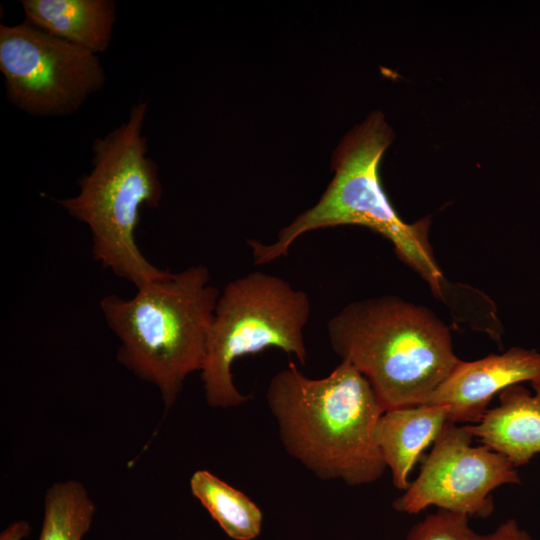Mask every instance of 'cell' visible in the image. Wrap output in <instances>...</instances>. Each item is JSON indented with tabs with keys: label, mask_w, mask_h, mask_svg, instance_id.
Masks as SVG:
<instances>
[{
	"label": "cell",
	"mask_w": 540,
	"mask_h": 540,
	"mask_svg": "<svg viewBox=\"0 0 540 540\" xmlns=\"http://www.w3.org/2000/svg\"><path fill=\"white\" fill-rule=\"evenodd\" d=\"M488 540H535L528 531L522 528L515 519H507L493 532L488 534Z\"/></svg>",
	"instance_id": "obj_16"
},
{
	"label": "cell",
	"mask_w": 540,
	"mask_h": 540,
	"mask_svg": "<svg viewBox=\"0 0 540 540\" xmlns=\"http://www.w3.org/2000/svg\"><path fill=\"white\" fill-rule=\"evenodd\" d=\"M0 70L10 103L33 116L73 114L105 84L97 54L26 21L0 26Z\"/></svg>",
	"instance_id": "obj_7"
},
{
	"label": "cell",
	"mask_w": 540,
	"mask_h": 540,
	"mask_svg": "<svg viewBox=\"0 0 540 540\" xmlns=\"http://www.w3.org/2000/svg\"><path fill=\"white\" fill-rule=\"evenodd\" d=\"M327 331L333 351L365 376L384 411L424 404L461 361L448 327L396 296L349 303Z\"/></svg>",
	"instance_id": "obj_3"
},
{
	"label": "cell",
	"mask_w": 540,
	"mask_h": 540,
	"mask_svg": "<svg viewBox=\"0 0 540 540\" xmlns=\"http://www.w3.org/2000/svg\"><path fill=\"white\" fill-rule=\"evenodd\" d=\"M466 425L447 421L425 457L420 472L392 507L418 514L430 506L485 518L493 512L491 493L518 484L516 467L485 445L473 446Z\"/></svg>",
	"instance_id": "obj_8"
},
{
	"label": "cell",
	"mask_w": 540,
	"mask_h": 540,
	"mask_svg": "<svg viewBox=\"0 0 540 540\" xmlns=\"http://www.w3.org/2000/svg\"><path fill=\"white\" fill-rule=\"evenodd\" d=\"M470 517L439 509L413 525L404 540H488V534L475 531Z\"/></svg>",
	"instance_id": "obj_15"
},
{
	"label": "cell",
	"mask_w": 540,
	"mask_h": 540,
	"mask_svg": "<svg viewBox=\"0 0 540 540\" xmlns=\"http://www.w3.org/2000/svg\"><path fill=\"white\" fill-rule=\"evenodd\" d=\"M533 392L521 384L499 394L476 424L466 425L473 438L522 466L540 453V379L531 382Z\"/></svg>",
	"instance_id": "obj_10"
},
{
	"label": "cell",
	"mask_w": 540,
	"mask_h": 540,
	"mask_svg": "<svg viewBox=\"0 0 540 540\" xmlns=\"http://www.w3.org/2000/svg\"><path fill=\"white\" fill-rule=\"evenodd\" d=\"M219 291L203 264L137 289L132 298L104 296L99 304L118 338L117 360L155 386L167 412L186 378L201 371Z\"/></svg>",
	"instance_id": "obj_2"
},
{
	"label": "cell",
	"mask_w": 540,
	"mask_h": 540,
	"mask_svg": "<svg viewBox=\"0 0 540 540\" xmlns=\"http://www.w3.org/2000/svg\"><path fill=\"white\" fill-rule=\"evenodd\" d=\"M148 102L132 106L127 121L97 138L92 169L78 180L79 193L56 200L91 236L95 261L137 289L165 277L145 258L135 241L140 208H157L163 195L156 162L142 135Z\"/></svg>",
	"instance_id": "obj_4"
},
{
	"label": "cell",
	"mask_w": 540,
	"mask_h": 540,
	"mask_svg": "<svg viewBox=\"0 0 540 540\" xmlns=\"http://www.w3.org/2000/svg\"><path fill=\"white\" fill-rule=\"evenodd\" d=\"M311 314L308 294L285 279L255 271L229 282L219 294L200 371L204 396L212 408L247 401L233 382V362L269 347L306 364L304 328Z\"/></svg>",
	"instance_id": "obj_6"
},
{
	"label": "cell",
	"mask_w": 540,
	"mask_h": 540,
	"mask_svg": "<svg viewBox=\"0 0 540 540\" xmlns=\"http://www.w3.org/2000/svg\"><path fill=\"white\" fill-rule=\"evenodd\" d=\"M25 21L94 54L107 50L116 21L112 0H22Z\"/></svg>",
	"instance_id": "obj_12"
},
{
	"label": "cell",
	"mask_w": 540,
	"mask_h": 540,
	"mask_svg": "<svg viewBox=\"0 0 540 540\" xmlns=\"http://www.w3.org/2000/svg\"><path fill=\"white\" fill-rule=\"evenodd\" d=\"M31 532V525L25 520L9 524L0 534V540H23Z\"/></svg>",
	"instance_id": "obj_17"
},
{
	"label": "cell",
	"mask_w": 540,
	"mask_h": 540,
	"mask_svg": "<svg viewBox=\"0 0 540 540\" xmlns=\"http://www.w3.org/2000/svg\"><path fill=\"white\" fill-rule=\"evenodd\" d=\"M393 132L380 112L349 132L333 154L334 177L319 201L278 233L272 244L248 240L254 264L287 254L301 235L338 225H360L388 239L398 257L442 296L443 274L428 241L427 219L404 222L389 201L379 176L382 156Z\"/></svg>",
	"instance_id": "obj_5"
},
{
	"label": "cell",
	"mask_w": 540,
	"mask_h": 540,
	"mask_svg": "<svg viewBox=\"0 0 540 540\" xmlns=\"http://www.w3.org/2000/svg\"><path fill=\"white\" fill-rule=\"evenodd\" d=\"M447 421V410L431 404L395 408L381 415L375 438L395 488L405 491L409 487L414 464Z\"/></svg>",
	"instance_id": "obj_11"
},
{
	"label": "cell",
	"mask_w": 540,
	"mask_h": 540,
	"mask_svg": "<svg viewBox=\"0 0 540 540\" xmlns=\"http://www.w3.org/2000/svg\"><path fill=\"white\" fill-rule=\"evenodd\" d=\"M193 496L224 532L234 540H252L262 527V512L244 493L208 470H197L190 478Z\"/></svg>",
	"instance_id": "obj_13"
},
{
	"label": "cell",
	"mask_w": 540,
	"mask_h": 540,
	"mask_svg": "<svg viewBox=\"0 0 540 540\" xmlns=\"http://www.w3.org/2000/svg\"><path fill=\"white\" fill-rule=\"evenodd\" d=\"M95 511V503L81 482L67 479L53 483L44 494L38 540H83Z\"/></svg>",
	"instance_id": "obj_14"
},
{
	"label": "cell",
	"mask_w": 540,
	"mask_h": 540,
	"mask_svg": "<svg viewBox=\"0 0 540 540\" xmlns=\"http://www.w3.org/2000/svg\"><path fill=\"white\" fill-rule=\"evenodd\" d=\"M539 379L540 353L513 347L478 360H461L424 404L444 407L448 421L476 424L496 394L512 385Z\"/></svg>",
	"instance_id": "obj_9"
},
{
	"label": "cell",
	"mask_w": 540,
	"mask_h": 540,
	"mask_svg": "<svg viewBox=\"0 0 540 540\" xmlns=\"http://www.w3.org/2000/svg\"><path fill=\"white\" fill-rule=\"evenodd\" d=\"M266 401L284 449L316 477L362 486L386 471L375 438L385 411L350 363L313 379L289 362L271 378Z\"/></svg>",
	"instance_id": "obj_1"
}]
</instances>
